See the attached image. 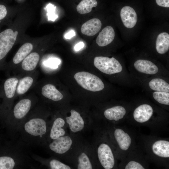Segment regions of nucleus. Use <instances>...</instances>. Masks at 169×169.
<instances>
[{
	"mask_svg": "<svg viewBox=\"0 0 169 169\" xmlns=\"http://www.w3.org/2000/svg\"><path fill=\"white\" fill-rule=\"evenodd\" d=\"M126 113L123 107L115 106L105 109L103 113V118L104 120L110 122H117L123 118Z\"/></svg>",
	"mask_w": 169,
	"mask_h": 169,
	"instance_id": "obj_15",
	"label": "nucleus"
},
{
	"mask_svg": "<svg viewBox=\"0 0 169 169\" xmlns=\"http://www.w3.org/2000/svg\"><path fill=\"white\" fill-rule=\"evenodd\" d=\"M115 37V32L113 27L107 26L100 33L96 39V43L99 46H105L111 43Z\"/></svg>",
	"mask_w": 169,
	"mask_h": 169,
	"instance_id": "obj_18",
	"label": "nucleus"
},
{
	"mask_svg": "<svg viewBox=\"0 0 169 169\" xmlns=\"http://www.w3.org/2000/svg\"><path fill=\"white\" fill-rule=\"evenodd\" d=\"M151 150L156 156L161 158L169 157V142L165 140L155 141L152 145Z\"/></svg>",
	"mask_w": 169,
	"mask_h": 169,
	"instance_id": "obj_21",
	"label": "nucleus"
},
{
	"mask_svg": "<svg viewBox=\"0 0 169 169\" xmlns=\"http://www.w3.org/2000/svg\"><path fill=\"white\" fill-rule=\"evenodd\" d=\"M84 46V43L82 42H80L75 46L74 47V50L75 51H78L82 49Z\"/></svg>",
	"mask_w": 169,
	"mask_h": 169,
	"instance_id": "obj_33",
	"label": "nucleus"
},
{
	"mask_svg": "<svg viewBox=\"0 0 169 169\" xmlns=\"http://www.w3.org/2000/svg\"><path fill=\"white\" fill-rule=\"evenodd\" d=\"M107 133L111 141H114L121 150H128L131 143V139L129 135L123 129L109 126Z\"/></svg>",
	"mask_w": 169,
	"mask_h": 169,
	"instance_id": "obj_11",
	"label": "nucleus"
},
{
	"mask_svg": "<svg viewBox=\"0 0 169 169\" xmlns=\"http://www.w3.org/2000/svg\"><path fill=\"white\" fill-rule=\"evenodd\" d=\"M65 162L73 169L100 168L91 143L84 137L81 140Z\"/></svg>",
	"mask_w": 169,
	"mask_h": 169,
	"instance_id": "obj_2",
	"label": "nucleus"
},
{
	"mask_svg": "<svg viewBox=\"0 0 169 169\" xmlns=\"http://www.w3.org/2000/svg\"><path fill=\"white\" fill-rule=\"evenodd\" d=\"M125 169H144L145 167L137 161H129L125 167Z\"/></svg>",
	"mask_w": 169,
	"mask_h": 169,
	"instance_id": "obj_28",
	"label": "nucleus"
},
{
	"mask_svg": "<svg viewBox=\"0 0 169 169\" xmlns=\"http://www.w3.org/2000/svg\"><path fill=\"white\" fill-rule=\"evenodd\" d=\"M101 26L102 23L99 19L92 18L86 21L82 25L81 32L85 35L93 36L100 31Z\"/></svg>",
	"mask_w": 169,
	"mask_h": 169,
	"instance_id": "obj_19",
	"label": "nucleus"
},
{
	"mask_svg": "<svg viewBox=\"0 0 169 169\" xmlns=\"http://www.w3.org/2000/svg\"><path fill=\"white\" fill-rule=\"evenodd\" d=\"M120 16L122 23L126 27L132 28L135 26L137 20V15L131 7H123L120 11Z\"/></svg>",
	"mask_w": 169,
	"mask_h": 169,
	"instance_id": "obj_14",
	"label": "nucleus"
},
{
	"mask_svg": "<svg viewBox=\"0 0 169 169\" xmlns=\"http://www.w3.org/2000/svg\"><path fill=\"white\" fill-rule=\"evenodd\" d=\"M39 101L32 109L18 128L17 132L22 140L28 144L44 145L51 126L52 115L44 111Z\"/></svg>",
	"mask_w": 169,
	"mask_h": 169,
	"instance_id": "obj_1",
	"label": "nucleus"
},
{
	"mask_svg": "<svg viewBox=\"0 0 169 169\" xmlns=\"http://www.w3.org/2000/svg\"><path fill=\"white\" fill-rule=\"evenodd\" d=\"M7 11L6 7L2 4H0V20L4 19L6 16Z\"/></svg>",
	"mask_w": 169,
	"mask_h": 169,
	"instance_id": "obj_31",
	"label": "nucleus"
},
{
	"mask_svg": "<svg viewBox=\"0 0 169 169\" xmlns=\"http://www.w3.org/2000/svg\"><path fill=\"white\" fill-rule=\"evenodd\" d=\"M69 114H62L67 123L69 133L84 137L88 132H93L98 124L94 116L80 113L77 110L71 109Z\"/></svg>",
	"mask_w": 169,
	"mask_h": 169,
	"instance_id": "obj_4",
	"label": "nucleus"
},
{
	"mask_svg": "<svg viewBox=\"0 0 169 169\" xmlns=\"http://www.w3.org/2000/svg\"><path fill=\"white\" fill-rule=\"evenodd\" d=\"M98 4L97 0H80L76 6L78 13L81 14L90 12L93 8L97 7Z\"/></svg>",
	"mask_w": 169,
	"mask_h": 169,
	"instance_id": "obj_24",
	"label": "nucleus"
},
{
	"mask_svg": "<svg viewBox=\"0 0 169 169\" xmlns=\"http://www.w3.org/2000/svg\"><path fill=\"white\" fill-rule=\"evenodd\" d=\"M153 112V109L150 105L147 104H142L135 110L133 114V118L137 122H146L150 119Z\"/></svg>",
	"mask_w": 169,
	"mask_h": 169,
	"instance_id": "obj_16",
	"label": "nucleus"
},
{
	"mask_svg": "<svg viewBox=\"0 0 169 169\" xmlns=\"http://www.w3.org/2000/svg\"><path fill=\"white\" fill-rule=\"evenodd\" d=\"M38 72L36 70L26 74L19 79L16 91V97H22L33 87L36 83Z\"/></svg>",
	"mask_w": 169,
	"mask_h": 169,
	"instance_id": "obj_13",
	"label": "nucleus"
},
{
	"mask_svg": "<svg viewBox=\"0 0 169 169\" xmlns=\"http://www.w3.org/2000/svg\"><path fill=\"white\" fill-rule=\"evenodd\" d=\"M90 141L100 168L105 169L114 168L116 160L112 145L106 138V133H103L99 127L93 131Z\"/></svg>",
	"mask_w": 169,
	"mask_h": 169,
	"instance_id": "obj_3",
	"label": "nucleus"
},
{
	"mask_svg": "<svg viewBox=\"0 0 169 169\" xmlns=\"http://www.w3.org/2000/svg\"><path fill=\"white\" fill-rule=\"evenodd\" d=\"M38 101V97L32 93L23 96L14 104L10 110L13 133L17 132L21 124Z\"/></svg>",
	"mask_w": 169,
	"mask_h": 169,
	"instance_id": "obj_6",
	"label": "nucleus"
},
{
	"mask_svg": "<svg viewBox=\"0 0 169 169\" xmlns=\"http://www.w3.org/2000/svg\"><path fill=\"white\" fill-rule=\"evenodd\" d=\"M75 35V33L73 30H71L67 33L64 36V37L66 39H69Z\"/></svg>",
	"mask_w": 169,
	"mask_h": 169,
	"instance_id": "obj_32",
	"label": "nucleus"
},
{
	"mask_svg": "<svg viewBox=\"0 0 169 169\" xmlns=\"http://www.w3.org/2000/svg\"><path fill=\"white\" fill-rule=\"evenodd\" d=\"M40 162L48 168L51 169H72L73 168L69 165L64 163L61 161L52 156L47 159H41Z\"/></svg>",
	"mask_w": 169,
	"mask_h": 169,
	"instance_id": "obj_23",
	"label": "nucleus"
},
{
	"mask_svg": "<svg viewBox=\"0 0 169 169\" xmlns=\"http://www.w3.org/2000/svg\"><path fill=\"white\" fill-rule=\"evenodd\" d=\"M156 3L159 6L168 8L169 0H155Z\"/></svg>",
	"mask_w": 169,
	"mask_h": 169,
	"instance_id": "obj_30",
	"label": "nucleus"
},
{
	"mask_svg": "<svg viewBox=\"0 0 169 169\" xmlns=\"http://www.w3.org/2000/svg\"><path fill=\"white\" fill-rule=\"evenodd\" d=\"M83 137L69 133L44 145L52 156L65 162Z\"/></svg>",
	"mask_w": 169,
	"mask_h": 169,
	"instance_id": "obj_5",
	"label": "nucleus"
},
{
	"mask_svg": "<svg viewBox=\"0 0 169 169\" xmlns=\"http://www.w3.org/2000/svg\"><path fill=\"white\" fill-rule=\"evenodd\" d=\"M18 32L11 29H6L0 33V61L6 56L14 45Z\"/></svg>",
	"mask_w": 169,
	"mask_h": 169,
	"instance_id": "obj_12",
	"label": "nucleus"
},
{
	"mask_svg": "<svg viewBox=\"0 0 169 169\" xmlns=\"http://www.w3.org/2000/svg\"><path fill=\"white\" fill-rule=\"evenodd\" d=\"M60 63V60L56 58H51L46 62V65L53 69H56Z\"/></svg>",
	"mask_w": 169,
	"mask_h": 169,
	"instance_id": "obj_29",
	"label": "nucleus"
},
{
	"mask_svg": "<svg viewBox=\"0 0 169 169\" xmlns=\"http://www.w3.org/2000/svg\"><path fill=\"white\" fill-rule=\"evenodd\" d=\"M134 66L138 71L149 74H154L158 71L157 67L152 62L145 59H139L135 62Z\"/></svg>",
	"mask_w": 169,
	"mask_h": 169,
	"instance_id": "obj_20",
	"label": "nucleus"
},
{
	"mask_svg": "<svg viewBox=\"0 0 169 169\" xmlns=\"http://www.w3.org/2000/svg\"><path fill=\"white\" fill-rule=\"evenodd\" d=\"M149 87L152 90L160 92L169 93V84L164 80L160 78H155L149 83Z\"/></svg>",
	"mask_w": 169,
	"mask_h": 169,
	"instance_id": "obj_26",
	"label": "nucleus"
},
{
	"mask_svg": "<svg viewBox=\"0 0 169 169\" xmlns=\"http://www.w3.org/2000/svg\"><path fill=\"white\" fill-rule=\"evenodd\" d=\"M74 78L84 89L92 92L100 91L105 87L101 80L96 75L85 71L79 72L74 75Z\"/></svg>",
	"mask_w": 169,
	"mask_h": 169,
	"instance_id": "obj_7",
	"label": "nucleus"
},
{
	"mask_svg": "<svg viewBox=\"0 0 169 169\" xmlns=\"http://www.w3.org/2000/svg\"><path fill=\"white\" fill-rule=\"evenodd\" d=\"M69 133L67 125L63 115L59 114H54L52 115L51 126L45 144Z\"/></svg>",
	"mask_w": 169,
	"mask_h": 169,
	"instance_id": "obj_8",
	"label": "nucleus"
},
{
	"mask_svg": "<svg viewBox=\"0 0 169 169\" xmlns=\"http://www.w3.org/2000/svg\"><path fill=\"white\" fill-rule=\"evenodd\" d=\"M156 48L157 52L160 54L166 53L169 49V34L166 32L160 33L157 36Z\"/></svg>",
	"mask_w": 169,
	"mask_h": 169,
	"instance_id": "obj_22",
	"label": "nucleus"
},
{
	"mask_svg": "<svg viewBox=\"0 0 169 169\" xmlns=\"http://www.w3.org/2000/svg\"><path fill=\"white\" fill-rule=\"evenodd\" d=\"M33 48V44L28 42L23 44L18 49L13 59V68L15 69L24 59L31 52Z\"/></svg>",
	"mask_w": 169,
	"mask_h": 169,
	"instance_id": "obj_17",
	"label": "nucleus"
},
{
	"mask_svg": "<svg viewBox=\"0 0 169 169\" xmlns=\"http://www.w3.org/2000/svg\"><path fill=\"white\" fill-rule=\"evenodd\" d=\"M94 64L99 70L108 74L120 73L122 70L120 64L114 57H96L94 59Z\"/></svg>",
	"mask_w": 169,
	"mask_h": 169,
	"instance_id": "obj_9",
	"label": "nucleus"
},
{
	"mask_svg": "<svg viewBox=\"0 0 169 169\" xmlns=\"http://www.w3.org/2000/svg\"><path fill=\"white\" fill-rule=\"evenodd\" d=\"M19 160L16 156H0V169H13L17 167Z\"/></svg>",
	"mask_w": 169,
	"mask_h": 169,
	"instance_id": "obj_25",
	"label": "nucleus"
},
{
	"mask_svg": "<svg viewBox=\"0 0 169 169\" xmlns=\"http://www.w3.org/2000/svg\"><path fill=\"white\" fill-rule=\"evenodd\" d=\"M18 0V1H21V0Z\"/></svg>",
	"mask_w": 169,
	"mask_h": 169,
	"instance_id": "obj_34",
	"label": "nucleus"
},
{
	"mask_svg": "<svg viewBox=\"0 0 169 169\" xmlns=\"http://www.w3.org/2000/svg\"><path fill=\"white\" fill-rule=\"evenodd\" d=\"M154 99L163 105H169V93L164 92L155 91L153 94Z\"/></svg>",
	"mask_w": 169,
	"mask_h": 169,
	"instance_id": "obj_27",
	"label": "nucleus"
},
{
	"mask_svg": "<svg viewBox=\"0 0 169 169\" xmlns=\"http://www.w3.org/2000/svg\"><path fill=\"white\" fill-rule=\"evenodd\" d=\"M33 87L39 96L51 101L52 102H59L63 99L62 93L53 84H47L40 85L36 82Z\"/></svg>",
	"mask_w": 169,
	"mask_h": 169,
	"instance_id": "obj_10",
	"label": "nucleus"
}]
</instances>
